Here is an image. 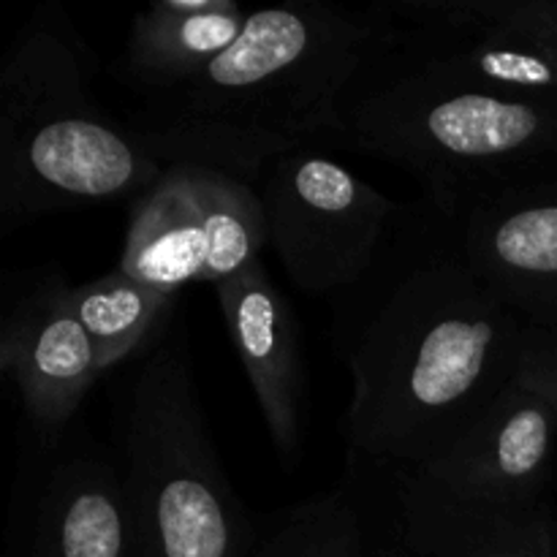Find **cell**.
Wrapping results in <instances>:
<instances>
[{
    "mask_svg": "<svg viewBox=\"0 0 557 557\" xmlns=\"http://www.w3.org/2000/svg\"><path fill=\"white\" fill-rule=\"evenodd\" d=\"M553 557H557V520H555V542H553Z\"/></svg>",
    "mask_w": 557,
    "mask_h": 557,
    "instance_id": "obj_18",
    "label": "cell"
},
{
    "mask_svg": "<svg viewBox=\"0 0 557 557\" xmlns=\"http://www.w3.org/2000/svg\"><path fill=\"white\" fill-rule=\"evenodd\" d=\"M172 299V294L125 275L120 267L74 288V310L96 348L98 370L107 373L134 357L161 324Z\"/></svg>",
    "mask_w": 557,
    "mask_h": 557,
    "instance_id": "obj_14",
    "label": "cell"
},
{
    "mask_svg": "<svg viewBox=\"0 0 557 557\" xmlns=\"http://www.w3.org/2000/svg\"><path fill=\"white\" fill-rule=\"evenodd\" d=\"M553 542H555V522L544 525L542 531L531 533L522 542L509 544V547L493 549V553H482V555H466V557H553ZM370 557H417V555H406L397 553V549L389 547H379L373 544V555Z\"/></svg>",
    "mask_w": 557,
    "mask_h": 557,
    "instance_id": "obj_16",
    "label": "cell"
},
{
    "mask_svg": "<svg viewBox=\"0 0 557 557\" xmlns=\"http://www.w3.org/2000/svg\"><path fill=\"white\" fill-rule=\"evenodd\" d=\"M270 245L253 183L194 163H172L131 207L120 270L158 292L228 281Z\"/></svg>",
    "mask_w": 557,
    "mask_h": 557,
    "instance_id": "obj_6",
    "label": "cell"
},
{
    "mask_svg": "<svg viewBox=\"0 0 557 557\" xmlns=\"http://www.w3.org/2000/svg\"><path fill=\"white\" fill-rule=\"evenodd\" d=\"M98 63L74 22L44 5L0 76V218L139 199L166 163L96 101Z\"/></svg>",
    "mask_w": 557,
    "mask_h": 557,
    "instance_id": "obj_4",
    "label": "cell"
},
{
    "mask_svg": "<svg viewBox=\"0 0 557 557\" xmlns=\"http://www.w3.org/2000/svg\"><path fill=\"white\" fill-rule=\"evenodd\" d=\"M0 370L16 389L30 433H65L101 370L63 275L38 272L9 288Z\"/></svg>",
    "mask_w": 557,
    "mask_h": 557,
    "instance_id": "obj_9",
    "label": "cell"
},
{
    "mask_svg": "<svg viewBox=\"0 0 557 557\" xmlns=\"http://www.w3.org/2000/svg\"><path fill=\"white\" fill-rule=\"evenodd\" d=\"M522 375L536 381L557 403V335H549V332L542 330L536 332V341H533L531 354H528Z\"/></svg>",
    "mask_w": 557,
    "mask_h": 557,
    "instance_id": "obj_15",
    "label": "cell"
},
{
    "mask_svg": "<svg viewBox=\"0 0 557 557\" xmlns=\"http://www.w3.org/2000/svg\"><path fill=\"white\" fill-rule=\"evenodd\" d=\"M337 117L341 141L406 169L449 218L557 183V101L403 69L370 44Z\"/></svg>",
    "mask_w": 557,
    "mask_h": 557,
    "instance_id": "obj_3",
    "label": "cell"
},
{
    "mask_svg": "<svg viewBox=\"0 0 557 557\" xmlns=\"http://www.w3.org/2000/svg\"><path fill=\"white\" fill-rule=\"evenodd\" d=\"M120 476L134 557H250L259 525L234 493L185 343L152 348L123 395Z\"/></svg>",
    "mask_w": 557,
    "mask_h": 557,
    "instance_id": "obj_5",
    "label": "cell"
},
{
    "mask_svg": "<svg viewBox=\"0 0 557 557\" xmlns=\"http://www.w3.org/2000/svg\"><path fill=\"white\" fill-rule=\"evenodd\" d=\"M332 302L351 375L348 482L370 490L449 449L520 381L536 326L471 267L449 215L400 205L384 245Z\"/></svg>",
    "mask_w": 557,
    "mask_h": 557,
    "instance_id": "obj_1",
    "label": "cell"
},
{
    "mask_svg": "<svg viewBox=\"0 0 557 557\" xmlns=\"http://www.w3.org/2000/svg\"><path fill=\"white\" fill-rule=\"evenodd\" d=\"M256 188L270 245L294 286L313 297L335 299L357 283L400 210L397 201L313 147L272 161Z\"/></svg>",
    "mask_w": 557,
    "mask_h": 557,
    "instance_id": "obj_7",
    "label": "cell"
},
{
    "mask_svg": "<svg viewBox=\"0 0 557 557\" xmlns=\"http://www.w3.org/2000/svg\"><path fill=\"white\" fill-rule=\"evenodd\" d=\"M215 294L267 433L281 460L294 462L308 411V373L297 319L261 261L218 283Z\"/></svg>",
    "mask_w": 557,
    "mask_h": 557,
    "instance_id": "obj_10",
    "label": "cell"
},
{
    "mask_svg": "<svg viewBox=\"0 0 557 557\" xmlns=\"http://www.w3.org/2000/svg\"><path fill=\"white\" fill-rule=\"evenodd\" d=\"M373 528L362 493L341 482L281 509L259 531L250 557H370Z\"/></svg>",
    "mask_w": 557,
    "mask_h": 557,
    "instance_id": "obj_13",
    "label": "cell"
},
{
    "mask_svg": "<svg viewBox=\"0 0 557 557\" xmlns=\"http://www.w3.org/2000/svg\"><path fill=\"white\" fill-rule=\"evenodd\" d=\"M473 270L536 330L557 335V183L451 218Z\"/></svg>",
    "mask_w": 557,
    "mask_h": 557,
    "instance_id": "obj_11",
    "label": "cell"
},
{
    "mask_svg": "<svg viewBox=\"0 0 557 557\" xmlns=\"http://www.w3.org/2000/svg\"><path fill=\"white\" fill-rule=\"evenodd\" d=\"M20 460L11 549L20 557H134L123 476L90 441L38 435Z\"/></svg>",
    "mask_w": 557,
    "mask_h": 557,
    "instance_id": "obj_8",
    "label": "cell"
},
{
    "mask_svg": "<svg viewBox=\"0 0 557 557\" xmlns=\"http://www.w3.org/2000/svg\"><path fill=\"white\" fill-rule=\"evenodd\" d=\"M248 14L234 0H156L134 16L109 71L139 98L169 90L226 52Z\"/></svg>",
    "mask_w": 557,
    "mask_h": 557,
    "instance_id": "obj_12",
    "label": "cell"
},
{
    "mask_svg": "<svg viewBox=\"0 0 557 557\" xmlns=\"http://www.w3.org/2000/svg\"><path fill=\"white\" fill-rule=\"evenodd\" d=\"M368 11L299 0L250 11L245 30L199 74L139 101L125 123L161 163L259 183L288 152L341 141V96L357 74Z\"/></svg>",
    "mask_w": 557,
    "mask_h": 557,
    "instance_id": "obj_2",
    "label": "cell"
},
{
    "mask_svg": "<svg viewBox=\"0 0 557 557\" xmlns=\"http://www.w3.org/2000/svg\"><path fill=\"white\" fill-rule=\"evenodd\" d=\"M547 14H549V22H553V27L557 33V0H547Z\"/></svg>",
    "mask_w": 557,
    "mask_h": 557,
    "instance_id": "obj_17",
    "label": "cell"
}]
</instances>
